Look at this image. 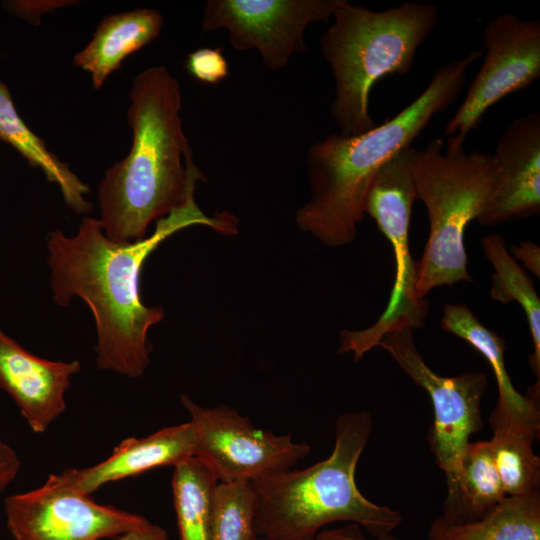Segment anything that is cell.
I'll return each instance as SVG.
<instances>
[{"mask_svg": "<svg viewBox=\"0 0 540 540\" xmlns=\"http://www.w3.org/2000/svg\"><path fill=\"white\" fill-rule=\"evenodd\" d=\"M237 219L222 213L205 215L191 197L157 221L149 237L133 243L109 239L99 222L84 217L75 236L56 229L46 237L53 301L67 306L73 297L90 308L97 330L99 369L137 378L150 364V328L164 317L160 307L141 299L140 275L148 256L169 236L191 225H206L227 234L237 232Z\"/></svg>", "mask_w": 540, "mask_h": 540, "instance_id": "cell-1", "label": "cell"}, {"mask_svg": "<svg viewBox=\"0 0 540 540\" xmlns=\"http://www.w3.org/2000/svg\"><path fill=\"white\" fill-rule=\"evenodd\" d=\"M129 96L130 151L106 171L98 188L99 222L117 243L144 239L153 220L182 207L194 197L197 181L205 180L183 132L180 84L168 68L140 72Z\"/></svg>", "mask_w": 540, "mask_h": 540, "instance_id": "cell-2", "label": "cell"}, {"mask_svg": "<svg viewBox=\"0 0 540 540\" xmlns=\"http://www.w3.org/2000/svg\"><path fill=\"white\" fill-rule=\"evenodd\" d=\"M482 54L483 49L471 51L437 68L425 90L381 125L353 136L330 134L313 143L306 155L311 197L296 213L299 228L327 246L352 242L375 174L456 101L469 67Z\"/></svg>", "mask_w": 540, "mask_h": 540, "instance_id": "cell-3", "label": "cell"}, {"mask_svg": "<svg viewBox=\"0 0 540 540\" xmlns=\"http://www.w3.org/2000/svg\"><path fill=\"white\" fill-rule=\"evenodd\" d=\"M373 422L366 411L340 415L330 456L250 482L255 496L254 533L265 540H315L327 524L348 521L376 538L390 534L401 514L365 498L355 482L358 460Z\"/></svg>", "mask_w": 540, "mask_h": 540, "instance_id": "cell-4", "label": "cell"}, {"mask_svg": "<svg viewBox=\"0 0 540 540\" xmlns=\"http://www.w3.org/2000/svg\"><path fill=\"white\" fill-rule=\"evenodd\" d=\"M320 37L321 52L335 82L329 112L341 136H353L376 126L370 112L373 85L387 75H407L418 48L437 24L430 3L407 2L373 11L348 1L333 16Z\"/></svg>", "mask_w": 540, "mask_h": 540, "instance_id": "cell-5", "label": "cell"}, {"mask_svg": "<svg viewBox=\"0 0 540 540\" xmlns=\"http://www.w3.org/2000/svg\"><path fill=\"white\" fill-rule=\"evenodd\" d=\"M412 174L417 199L429 218V236L416 262L417 294L421 298L435 287L471 282L467 270L464 235L488 203L496 184L493 154L467 153L464 141L451 136L434 139L416 150Z\"/></svg>", "mask_w": 540, "mask_h": 540, "instance_id": "cell-6", "label": "cell"}, {"mask_svg": "<svg viewBox=\"0 0 540 540\" xmlns=\"http://www.w3.org/2000/svg\"><path fill=\"white\" fill-rule=\"evenodd\" d=\"M416 148L407 146L375 174L368 188L364 213L374 219L390 241L395 258V280L383 314L370 327L341 334V352L359 360L385 335L424 326L428 303L417 294V268L409 246L412 207L417 200L412 164Z\"/></svg>", "mask_w": 540, "mask_h": 540, "instance_id": "cell-7", "label": "cell"}, {"mask_svg": "<svg viewBox=\"0 0 540 540\" xmlns=\"http://www.w3.org/2000/svg\"><path fill=\"white\" fill-rule=\"evenodd\" d=\"M413 329L391 332L378 342L399 367L429 394L434 421L429 434L431 451L447 482V497L455 491L460 460L470 437L482 429L481 402L487 389L483 372L469 371L453 377L430 369L418 352Z\"/></svg>", "mask_w": 540, "mask_h": 540, "instance_id": "cell-8", "label": "cell"}, {"mask_svg": "<svg viewBox=\"0 0 540 540\" xmlns=\"http://www.w3.org/2000/svg\"><path fill=\"white\" fill-rule=\"evenodd\" d=\"M180 400L190 414L195 456L212 468L219 481L251 482L293 469L310 452L307 443L295 442L290 434L258 429L229 406L204 407L187 395Z\"/></svg>", "mask_w": 540, "mask_h": 540, "instance_id": "cell-9", "label": "cell"}, {"mask_svg": "<svg viewBox=\"0 0 540 540\" xmlns=\"http://www.w3.org/2000/svg\"><path fill=\"white\" fill-rule=\"evenodd\" d=\"M346 0H208L203 32L226 30L237 50L256 49L270 71L285 67L307 50L306 27L327 22Z\"/></svg>", "mask_w": 540, "mask_h": 540, "instance_id": "cell-10", "label": "cell"}, {"mask_svg": "<svg viewBox=\"0 0 540 540\" xmlns=\"http://www.w3.org/2000/svg\"><path fill=\"white\" fill-rule=\"evenodd\" d=\"M482 38L483 63L461 105L447 122L444 135L466 140L486 111L540 77V21L523 20L511 13L491 19Z\"/></svg>", "mask_w": 540, "mask_h": 540, "instance_id": "cell-11", "label": "cell"}, {"mask_svg": "<svg viewBox=\"0 0 540 540\" xmlns=\"http://www.w3.org/2000/svg\"><path fill=\"white\" fill-rule=\"evenodd\" d=\"M4 510L15 540H101L149 523L141 515L98 504L55 474L39 488L6 497Z\"/></svg>", "mask_w": 540, "mask_h": 540, "instance_id": "cell-12", "label": "cell"}, {"mask_svg": "<svg viewBox=\"0 0 540 540\" xmlns=\"http://www.w3.org/2000/svg\"><path fill=\"white\" fill-rule=\"evenodd\" d=\"M494 191L476 221L496 225L540 212V113L514 119L493 154Z\"/></svg>", "mask_w": 540, "mask_h": 540, "instance_id": "cell-13", "label": "cell"}, {"mask_svg": "<svg viewBox=\"0 0 540 540\" xmlns=\"http://www.w3.org/2000/svg\"><path fill=\"white\" fill-rule=\"evenodd\" d=\"M80 370L79 361L40 358L0 330V389L14 400L33 432L44 433L64 412L65 393Z\"/></svg>", "mask_w": 540, "mask_h": 540, "instance_id": "cell-14", "label": "cell"}, {"mask_svg": "<svg viewBox=\"0 0 540 540\" xmlns=\"http://www.w3.org/2000/svg\"><path fill=\"white\" fill-rule=\"evenodd\" d=\"M192 456H195L194 429L189 421L162 428L147 437L127 438L106 460L83 469H66L55 476L65 486L91 495L107 483L156 467H174Z\"/></svg>", "mask_w": 540, "mask_h": 540, "instance_id": "cell-15", "label": "cell"}, {"mask_svg": "<svg viewBox=\"0 0 540 540\" xmlns=\"http://www.w3.org/2000/svg\"><path fill=\"white\" fill-rule=\"evenodd\" d=\"M443 309L442 329L472 345L494 372L499 396L490 415L491 427H509L536 439L540 431L538 402L513 386L505 365L504 339L486 328L464 304H445Z\"/></svg>", "mask_w": 540, "mask_h": 540, "instance_id": "cell-16", "label": "cell"}, {"mask_svg": "<svg viewBox=\"0 0 540 540\" xmlns=\"http://www.w3.org/2000/svg\"><path fill=\"white\" fill-rule=\"evenodd\" d=\"M163 26L159 11L141 8L105 17L88 45L75 54L73 64L88 72L95 89L123 60L155 40Z\"/></svg>", "mask_w": 540, "mask_h": 540, "instance_id": "cell-17", "label": "cell"}, {"mask_svg": "<svg viewBox=\"0 0 540 540\" xmlns=\"http://www.w3.org/2000/svg\"><path fill=\"white\" fill-rule=\"evenodd\" d=\"M0 140L12 146L31 166L40 168L48 181L56 183L66 204L75 213H88L93 208L85 198L89 187L29 129L17 112L8 86L1 80Z\"/></svg>", "mask_w": 540, "mask_h": 540, "instance_id": "cell-18", "label": "cell"}, {"mask_svg": "<svg viewBox=\"0 0 540 540\" xmlns=\"http://www.w3.org/2000/svg\"><path fill=\"white\" fill-rule=\"evenodd\" d=\"M428 540H540V492L506 496L469 522L451 523L438 517L431 523Z\"/></svg>", "mask_w": 540, "mask_h": 540, "instance_id": "cell-19", "label": "cell"}, {"mask_svg": "<svg viewBox=\"0 0 540 540\" xmlns=\"http://www.w3.org/2000/svg\"><path fill=\"white\" fill-rule=\"evenodd\" d=\"M505 497L489 441L469 442L460 460L455 491L446 497L440 517L451 523L473 521Z\"/></svg>", "mask_w": 540, "mask_h": 540, "instance_id": "cell-20", "label": "cell"}, {"mask_svg": "<svg viewBox=\"0 0 540 540\" xmlns=\"http://www.w3.org/2000/svg\"><path fill=\"white\" fill-rule=\"evenodd\" d=\"M485 256L493 266L491 297L501 303L518 302L527 317L533 340V353L529 357L530 366L540 377V300L532 279L510 255L505 239L497 234L482 238Z\"/></svg>", "mask_w": 540, "mask_h": 540, "instance_id": "cell-21", "label": "cell"}, {"mask_svg": "<svg viewBox=\"0 0 540 540\" xmlns=\"http://www.w3.org/2000/svg\"><path fill=\"white\" fill-rule=\"evenodd\" d=\"M219 480L197 456L174 466L173 503L180 540H209L212 497Z\"/></svg>", "mask_w": 540, "mask_h": 540, "instance_id": "cell-22", "label": "cell"}, {"mask_svg": "<svg viewBox=\"0 0 540 540\" xmlns=\"http://www.w3.org/2000/svg\"><path fill=\"white\" fill-rule=\"evenodd\" d=\"M489 440L493 461L506 496L539 491L540 459L533 452L534 437L509 427H493Z\"/></svg>", "mask_w": 540, "mask_h": 540, "instance_id": "cell-23", "label": "cell"}, {"mask_svg": "<svg viewBox=\"0 0 540 540\" xmlns=\"http://www.w3.org/2000/svg\"><path fill=\"white\" fill-rule=\"evenodd\" d=\"M254 516L250 482L219 481L212 497L209 540H253Z\"/></svg>", "mask_w": 540, "mask_h": 540, "instance_id": "cell-24", "label": "cell"}, {"mask_svg": "<svg viewBox=\"0 0 540 540\" xmlns=\"http://www.w3.org/2000/svg\"><path fill=\"white\" fill-rule=\"evenodd\" d=\"M188 73L205 84H217L229 73L222 48H199L187 55L185 62Z\"/></svg>", "mask_w": 540, "mask_h": 540, "instance_id": "cell-25", "label": "cell"}, {"mask_svg": "<svg viewBox=\"0 0 540 540\" xmlns=\"http://www.w3.org/2000/svg\"><path fill=\"white\" fill-rule=\"evenodd\" d=\"M74 1H5L2 6L11 14L20 17L34 25L40 23L41 15L59 7L67 6Z\"/></svg>", "mask_w": 540, "mask_h": 540, "instance_id": "cell-26", "label": "cell"}, {"mask_svg": "<svg viewBox=\"0 0 540 540\" xmlns=\"http://www.w3.org/2000/svg\"><path fill=\"white\" fill-rule=\"evenodd\" d=\"M20 466L21 461L16 451L0 440V493L16 478Z\"/></svg>", "mask_w": 540, "mask_h": 540, "instance_id": "cell-27", "label": "cell"}, {"mask_svg": "<svg viewBox=\"0 0 540 540\" xmlns=\"http://www.w3.org/2000/svg\"><path fill=\"white\" fill-rule=\"evenodd\" d=\"M513 255L533 272L537 277L540 276V250L532 242H522L512 248Z\"/></svg>", "mask_w": 540, "mask_h": 540, "instance_id": "cell-28", "label": "cell"}, {"mask_svg": "<svg viewBox=\"0 0 540 540\" xmlns=\"http://www.w3.org/2000/svg\"><path fill=\"white\" fill-rule=\"evenodd\" d=\"M112 540H168V534L162 527L148 523L113 537Z\"/></svg>", "mask_w": 540, "mask_h": 540, "instance_id": "cell-29", "label": "cell"}, {"mask_svg": "<svg viewBox=\"0 0 540 540\" xmlns=\"http://www.w3.org/2000/svg\"><path fill=\"white\" fill-rule=\"evenodd\" d=\"M361 527L356 524H351L345 528L323 530L316 535L315 540H358L361 534ZM253 540H265L260 537H255Z\"/></svg>", "mask_w": 540, "mask_h": 540, "instance_id": "cell-30", "label": "cell"}, {"mask_svg": "<svg viewBox=\"0 0 540 540\" xmlns=\"http://www.w3.org/2000/svg\"><path fill=\"white\" fill-rule=\"evenodd\" d=\"M358 540H399L395 537H393L391 534H388V535H384L382 537H378V538H375V539H366L363 534L361 533L358 537Z\"/></svg>", "mask_w": 540, "mask_h": 540, "instance_id": "cell-31", "label": "cell"}]
</instances>
